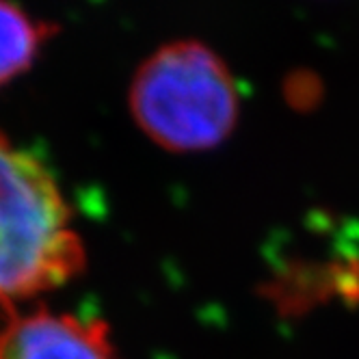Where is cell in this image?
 Instances as JSON below:
<instances>
[{"label":"cell","instance_id":"6da1fadb","mask_svg":"<svg viewBox=\"0 0 359 359\" xmlns=\"http://www.w3.org/2000/svg\"><path fill=\"white\" fill-rule=\"evenodd\" d=\"M85 264L55 175L0 133V314L67 284Z\"/></svg>","mask_w":359,"mask_h":359},{"label":"cell","instance_id":"7a4b0ae2","mask_svg":"<svg viewBox=\"0 0 359 359\" xmlns=\"http://www.w3.org/2000/svg\"><path fill=\"white\" fill-rule=\"evenodd\" d=\"M128 107L141 133L167 151H206L238 123L241 93L232 69L197 39L163 43L139 65Z\"/></svg>","mask_w":359,"mask_h":359},{"label":"cell","instance_id":"3957f363","mask_svg":"<svg viewBox=\"0 0 359 359\" xmlns=\"http://www.w3.org/2000/svg\"><path fill=\"white\" fill-rule=\"evenodd\" d=\"M0 359H115L104 320L50 312L0 314Z\"/></svg>","mask_w":359,"mask_h":359},{"label":"cell","instance_id":"277c9868","mask_svg":"<svg viewBox=\"0 0 359 359\" xmlns=\"http://www.w3.org/2000/svg\"><path fill=\"white\" fill-rule=\"evenodd\" d=\"M53 33V24L33 18L20 5L0 0V87L33 65Z\"/></svg>","mask_w":359,"mask_h":359}]
</instances>
